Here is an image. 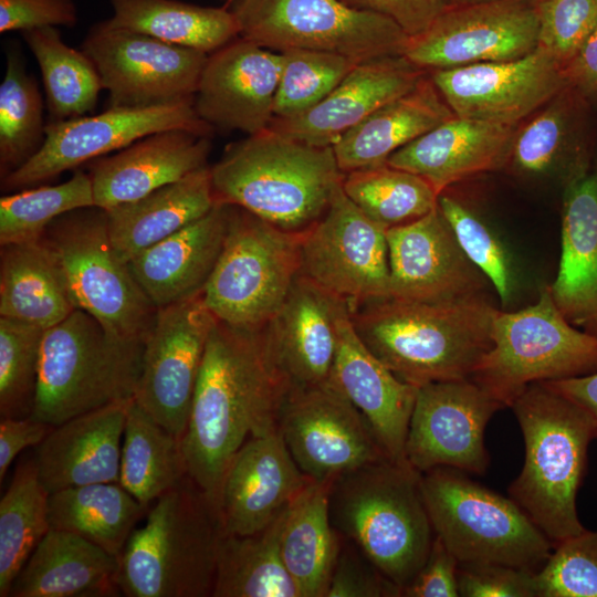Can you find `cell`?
Masks as SVG:
<instances>
[{
    "label": "cell",
    "instance_id": "1",
    "mask_svg": "<svg viewBox=\"0 0 597 597\" xmlns=\"http://www.w3.org/2000/svg\"><path fill=\"white\" fill-rule=\"evenodd\" d=\"M261 329L216 321L181 439L188 475L217 505L229 463L249 439L277 429L286 396L265 357Z\"/></svg>",
    "mask_w": 597,
    "mask_h": 597
},
{
    "label": "cell",
    "instance_id": "2",
    "mask_svg": "<svg viewBox=\"0 0 597 597\" xmlns=\"http://www.w3.org/2000/svg\"><path fill=\"white\" fill-rule=\"evenodd\" d=\"M499 310L491 295L447 303L385 296L349 306L365 346L399 379L418 388L470 378L492 348Z\"/></svg>",
    "mask_w": 597,
    "mask_h": 597
},
{
    "label": "cell",
    "instance_id": "3",
    "mask_svg": "<svg viewBox=\"0 0 597 597\" xmlns=\"http://www.w3.org/2000/svg\"><path fill=\"white\" fill-rule=\"evenodd\" d=\"M332 146H313L271 128L228 148L211 167L217 201L303 233L325 213L342 184Z\"/></svg>",
    "mask_w": 597,
    "mask_h": 597
},
{
    "label": "cell",
    "instance_id": "4",
    "mask_svg": "<svg viewBox=\"0 0 597 597\" xmlns=\"http://www.w3.org/2000/svg\"><path fill=\"white\" fill-rule=\"evenodd\" d=\"M511 408L522 430L525 460L509 496L555 546L586 530L576 499L596 437L595 421L543 383L531 384Z\"/></svg>",
    "mask_w": 597,
    "mask_h": 597
},
{
    "label": "cell",
    "instance_id": "5",
    "mask_svg": "<svg viewBox=\"0 0 597 597\" xmlns=\"http://www.w3.org/2000/svg\"><path fill=\"white\" fill-rule=\"evenodd\" d=\"M223 527L218 505L187 475L147 510L119 557L126 597L212 596Z\"/></svg>",
    "mask_w": 597,
    "mask_h": 597
},
{
    "label": "cell",
    "instance_id": "6",
    "mask_svg": "<svg viewBox=\"0 0 597 597\" xmlns=\"http://www.w3.org/2000/svg\"><path fill=\"white\" fill-rule=\"evenodd\" d=\"M329 516L343 538L402 589L425 564L434 532L420 488V472L390 459L333 481Z\"/></svg>",
    "mask_w": 597,
    "mask_h": 597
},
{
    "label": "cell",
    "instance_id": "7",
    "mask_svg": "<svg viewBox=\"0 0 597 597\" xmlns=\"http://www.w3.org/2000/svg\"><path fill=\"white\" fill-rule=\"evenodd\" d=\"M144 341L108 332L75 308L44 331L32 417L57 426L109 404L134 398Z\"/></svg>",
    "mask_w": 597,
    "mask_h": 597
},
{
    "label": "cell",
    "instance_id": "8",
    "mask_svg": "<svg viewBox=\"0 0 597 597\" xmlns=\"http://www.w3.org/2000/svg\"><path fill=\"white\" fill-rule=\"evenodd\" d=\"M464 473L449 467L420 473L436 536L459 563H499L540 570L553 552V543L513 499Z\"/></svg>",
    "mask_w": 597,
    "mask_h": 597
},
{
    "label": "cell",
    "instance_id": "9",
    "mask_svg": "<svg viewBox=\"0 0 597 597\" xmlns=\"http://www.w3.org/2000/svg\"><path fill=\"white\" fill-rule=\"evenodd\" d=\"M492 348L470 379L504 408L534 383L597 371V336L576 327L556 306L549 285L538 300L517 311L499 310Z\"/></svg>",
    "mask_w": 597,
    "mask_h": 597
},
{
    "label": "cell",
    "instance_id": "10",
    "mask_svg": "<svg viewBox=\"0 0 597 597\" xmlns=\"http://www.w3.org/2000/svg\"><path fill=\"white\" fill-rule=\"evenodd\" d=\"M301 241L302 233L229 205L222 250L202 293L208 310L233 327L261 329L301 274Z\"/></svg>",
    "mask_w": 597,
    "mask_h": 597
},
{
    "label": "cell",
    "instance_id": "11",
    "mask_svg": "<svg viewBox=\"0 0 597 597\" xmlns=\"http://www.w3.org/2000/svg\"><path fill=\"white\" fill-rule=\"evenodd\" d=\"M40 239L59 258L76 308L118 337L145 342L157 308L114 250L106 210L93 206L64 213Z\"/></svg>",
    "mask_w": 597,
    "mask_h": 597
},
{
    "label": "cell",
    "instance_id": "12",
    "mask_svg": "<svg viewBox=\"0 0 597 597\" xmlns=\"http://www.w3.org/2000/svg\"><path fill=\"white\" fill-rule=\"evenodd\" d=\"M239 36L282 52L324 51L358 63L404 55L409 36L390 19L342 0H238Z\"/></svg>",
    "mask_w": 597,
    "mask_h": 597
},
{
    "label": "cell",
    "instance_id": "13",
    "mask_svg": "<svg viewBox=\"0 0 597 597\" xmlns=\"http://www.w3.org/2000/svg\"><path fill=\"white\" fill-rule=\"evenodd\" d=\"M82 50L108 92L109 107H147L193 100L208 59L202 51L117 28L107 20L90 30Z\"/></svg>",
    "mask_w": 597,
    "mask_h": 597
},
{
    "label": "cell",
    "instance_id": "14",
    "mask_svg": "<svg viewBox=\"0 0 597 597\" xmlns=\"http://www.w3.org/2000/svg\"><path fill=\"white\" fill-rule=\"evenodd\" d=\"M277 429L298 469L315 482L390 459L366 417L331 379L287 394Z\"/></svg>",
    "mask_w": 597,
    "mask_h": 597
},
{
    "label": "cell",
    "instance_id": "15",
    "mask_svg": "<svg viewBox=\"0 0 597 597\" xmlns=\"http://www.w3.org/2000/svg\"><path fill=\"white\" fill-rule=\"evenodd\" d=\"M210 127L196 113L193 100L147 107H109L97 115L53 121L45 126L39 150L1 178L2 186L7 190L30 188L155 133L185 129L208 135Z\"/></svg>",
    "mask_w": 597,
    "mask_h": 597
},
{
    "label": "cell",
    "instance_id": "16",
    "mask_svg": "<svg viewBox=\"0 0 597 597\" xmlns=\"http://www.w3.org/2000/svg\"><path fill=\"white\" fill-rule=\"evenodd\" d=\"M202 293L157 308L144 342L134 394V400L180 441L187 429L207 342L217 321Z\"/></svg>",
    "mask_w": 597,
    "mask_h": 597
},
{
    "label": "cell",
    "instance_id": "17",
    "mask_svg": "<svg viewBox=\"0 0 597 597\" xmlns=\"http://www.w3.org/2000/svg\"><path fill=\"white\" fill-rule=\"evenodd\" d=\"M386 233L341 184L322 218L302 233L301 274L349 306L389 296Z\"/></svg>",
    "mask_w": 597,
    "mask_h": 597
},
{
    "label": "cell",
    "instance_id": "18",
    "mask_svg": "<svg viewBox=\"0 0 597 597\" xmlns=\"http://www.w3.org/2000/svg\"><path fill=\"white\" fill-rule=\"evenodd\" d=\"M538 20L530 0H491L444 8L404 56L430 72L509 61L537 49Z\"/></svg>",
    "mask_w": 597,
    "mask_h": 597
},
{
    "label": "cell",
    "instance_id": "19",
    "mask_svg": "<svg viewBox=\"0 0 597 597\" xmlns=\"http://www.w3.org/2000/svg\"><path fill=\"white\" fill-rule=\"evenodd\" d=\"M504 406L470 378L418 388L406 440V459L422 473L437 467L485 473L484 431Z\"/></svg>",
    "mask_w": 597,
    "mask_h": 597
},
{
    "label": "cell",
    "instance_id": "20",
    "mask_svg": "<svg viewBox=\"0 0 597 597\" xmlns=\"http://www.w3.org/2000/svg\"><path fill=\"white\" fill-rule=\"evenodd\" d=\"M458 117L519 126L567 84L563 69L544 51L515 60L430 71Z\"/></svg>",
    "mask_w": 597,
    "mask_h": 597
},
{
    "label": "cell",
    "instance_id": "21",
    "mask_svg": "<svg viewBox=\"0 0 597 597\" xmlns=\"http://www.w3.org/2000/svg\"><path fill=\"white\" fill-rule=\"evenodd\" d=\"M386 235L389 296L447 303L491 295L490 281L464 253L438 205Z\"/></svg>",
    "mask_w": 597,
    "mask_h": 597
},
{
    "label": "cell",
    "instance_id": "22",
    "mask_svg": "<svg viewBox=\"0 0 597 597\" xmlns=\"http://www.w3.org/2000/svg\"><path fill=\"white\" fill-rule=\"evenodd\" d=\"M343 300L300 274L262 327L265 357L286 395L331 379Z\"/></svg>",
    "mask_w": 597,
    "mask_h": 597
},
{
    "label": "cell",
    "instance_id": "23",
    "mask_svg": "<svg viewBox=\"0 0 597 597\" xmlns=\"http://www.w3.org/2000/svg\"><path fill=\"white\" fill-rule=\"evenodd\" d=\"M282 69L281 52L238 36L208 55L193 98L209 126L253 135L268 129Z\"/></svg>",
    "mask_w": 597,
    "mask_h": 597
},
{
    "label": "cell",
    "instance_id": "24",
    "mask_svg": "<svg viewBox=\"0 0 597 597\" xmlns=\"http://www.w3.org/2000/svg\"><path fill=\"white\" fill-rule=\"evenodd\" d=\"M593 105L566 85L515 129L505 170L562 191L593 169Z\"/></svg>",
    "mask_w": 597,
    "mask_h": 597
},
{
    "label": "cell",
    "instance_id": "25",
    "mask_svg": "<svg viewBox=\"0 0 597 597\" xmlns=\"http://www.w3.org/2000/svg\"><path fill=\"white\" fill-rule=\"evenodd\" d=\"M279 429L249 439L229 463L218 510L226 534L252 535L274 522L311 482Z\"/></svg>",
    "mask_w": 597,
    "mask_h": 597
},
{
    "label": "cell",
    "instance_id": "26",
    "mask_svg": "<svg viewBox=\"0 0 597 597\" xmlns=\"http://www.w3.org/2000/svg\"><path fill=\"white\" fill-rule=\"evenodd\" d=\"M331 380L366 417L388 457L401 464L418 387L399 379L362 342L343 300Z\"/></svg>",
    "mask_w": 597,
    "mask_h": 597
},
{
    "label": "cell",
    "instance_id": "27",
    "mask_svg": "<svg viewBox=\"0 0 597 597\" xmlns=\"http://www.w3.org/2000/svg\"><path fill=\"white\" fill-rule=\"evenodd\" d=\"M427 73L404 55L360 62L317 105L291 118L273 119L269 128L308 145L333 146L376 109L411 91Z\"/></svg>",
    "mask_w": 597,
    "mask_h": 597
},
{
    "label": "cell",
    "instance_id": "28",
    "mask_svg": "<svg viewBox=\"0 0 597 597\" xmlns=\"http://www.w3.org/2000/svg\"><path fill=\"white\" fill-rule=\"evenodd\" d=\"M132 399L71 418L53 427L35 447L39 478L49 494L93 483H119L123 436Z\"/></svg>",
    "mask_w": 597,
    "mask_h": 597
},
{
    "label": "cell",
    "instance_id": "29",
    "mask_svg": "<svg viewBox=\"0 0 597 597\" xmlns=\"http://www.w3.org/2000/svg\"><path fill=\"white\" fill-rule=\"evenodd\" d=\"M207 135L185 129L151 134L90 167L95 206L109 210L138 200L205 167Z\"/></svg>",
    "mask_w": 597,
    "mask_h": 597
},
{
    "label": "cell",
    "instance_id": "30",
    "mask_svg": "<svg viewBox=\"0 0 597 597\" xmlns=\"http://www.w3.org/2000/svg\"><path fill=\"white\" fill-rule=\"evenodd\" d=\"M516 127L453 116L386 164L422 177L439 195L476 175L505 169Z\"/></svg>",
    "mask_w": 597,
    "mask_h": 597
},
{
    "label": "cell",
    "instance_id": "31",
    "mask_svg": "<svg viewBox=\"0 0 597 597\" xmlns=\"http://www.w3.org/2000/svg\"><path fill=\"white\" fill-rule=\"evenodd\" d=\"M229 205L217 202L198 220L139 252L129 269L156 308L203 292L227 233Z\"/></svg>",
    "mask_w": 597,
    "mask_h": 597
},
{
    "label": "cell",
    "instance_id": "32",
    "mask_svg": "<svg viewBox=\"0 0 597 597\" xmlns=\"http://www.w3.org/2000/svg\"><path fill=\"white\" fill-rule=\"evenodd\" d=\"M562 192L561 260L549 289L566 320L597 336V168Z\"/></svg>",
    "mask_w": 597,
    "mask_h": 597
},
{
    "label": "cell",
    "instance_id": "33",
    "mask_svg": "<svg viewBox=\"0 0 597 597\" xmlns=\"http://www.w3.org/2000/svg\"><path fill=\"white\" fill-rule=\"evenodd\" d=\"M119 561L71 532L44 535L13 580L9 597H114Z\"/></svg>",
    "mask_w": 597,
    "mask_h": 597
},
{
    "label": "cell",
    "instance_id": "34",
    "mask_svg": "<svg viewBox=\"0 0 597 597\" xmlns=\"http://www.w3.org/2000/svg\"><path fill=\"white\" fill-rule=\"evenodd\" d=\"M455 116L429 72L406 94L383 105L332 147L339 169L379 166L398 149Z\"/></svg>",
    "mask_w": 597,
    "mask_h": 597
},
{
    "label": "cell",
    "instance_id": "35",
    "mask_svg": "<svg viewBox=\"0 0 597 597\" xmlns=\"http://www.w3.org/2000/svg\"><path fill=\"white\" fill-rule=\"evenodd\" d=\"M205 166L147 196L107 211L114 250L125 262L208 213L217 203Z\"/></svg>",
    "mask_w": 597,
    "mask_h": 597
},
{
    "label": "cell",
    "instance_id": "36",
    "mask_svg": "<svg viewBox=\"0 0 597 597\" xmlns=\"http://www.w3.org/2000/svg\"><path fill=\"white\" fill-rule=\"evenodd\" d=\"M75 308L62 264L42 239L1 245L0 317L48 329Z\"/></svg>",
    "mask_w": 597,
    "mask_h": 597
},
{
    "label": "cell",
    "instance_id": "37",
    "mask_svg": "<svg viewBox=\"0 0 597 597\" xmlns=\"http://www.w3.org/2000/svg\"><path fill=\"white\" fill-rule=\"evenodd\" d=\"M332 483L311 481L281 514L280 553L301 597H325L342 546L329 516Z\"/></svg>",
    "mask_w": 597,
    "mask_h": 597
},
{
    "label": "cell",
    "instance_id": "38",
    "mask_svg": "<svg viewBox=\"0 0 597 597\" xmlns=\"http://www.w3.org/2000/svg\"><path fill=\"white\" fill-rule=\"evenodd\" d=\"M147 510L115 482L73 486L49 494L50 528L76 534L118 561Z\"/></svg>",
    "mask_w": 597,
    "mask_h": 597
},
{
    "label": "cell",
    "instance_id": "39",
    "mask_svg": "<svg viewBox=\"0 0 597 597\" xmlns=\"http://www.w3.org/2000/svg\"><path fill=\"white\" fill-rule=\"evenodd\" d=\"M117 28L205 53L214 52L239 36L232 11L178 0H109Z\"/></svg>",
    "mask_w": 597,
    "mask_h": 597
},
{
    "label": "cell",
    "instance_id": "40",
    "mask_svg": "<svg viewBox=\"0 0 597 597\" xmlns=\"http://www.w3.org/2000/svg\"><path fill=\"white\" fill-rule=\"evenodd\" d=\"M187 475L181 441L133 398L123 436L119 484L148 509Z\"/></svg>",
    "mask_w": 597,
    "mask_h": 597
},
{
    "label": "cell",
    "instance_id": "41",
    "mask_svg": "<svg viewBox=\"0 0 597 597\" xmlns=\"http://www.w3.org/2000/svg\"><path fill=\"white\" fill-rule=\"evenodd\" d=\"M281 515L245 536H221L213 597H301L280 553Z\"/></svg>",
    "mask_w": 597,
    "mask_h": 597
},
{
    "label": "cell",
    "instance_id": "42",
    "mask_svg": "<svg viewBox=\"0 0 597 597\" xmlns=\"http://www.w3.org/2000/svg\"><path fill=\"white\" fill-rule=\"evenodd\" d=\"M50 531L49 492L40 481L34 455L20 461L0 500V596Z\"/></svg>",
    "mask_w": 597,
    "mask_h": 597
},
{
    "label": "cell",
    "instance_id": "43",
    "mask_svg": "<svg viewBox=\"0 0 597 597\" xmlns=\"http://www.w3.org/2000/svg\"><path fill=\"white\" fill-rule=\"evenodd\" d=\"M22 35L39 64L54 121L84 116L94 109L103 87L87 54L65 44L54 27L28 30Z\"/></svg>",
    "mask_w": 597,
    "mask_h": 597
},
{
    "label": "cell",
    "instance_id": "44",
    "mask_svg": "<svg viewBox=\"0 0 597 597\" xmlns=\"http://www.w3.org/2000/svg\"><path fill=\"white\" fill-rule=\"evenodd\" d=\"M346 196L386 230L412 222L438 205V192L422 177L387 164L344 174Z\"/></svg>",
    "mask_w": 597,
    "mask_h": 597
},
{
    "label": "cell",
    "instance_id": "45",
    "mask_svg": "<svg viewBox=\"0 0 597 597\" xmlns=\"http://www.w3.org/2000/svg\"><path fill=\"white\" fill-rule=\"evenodd\" d=\"M42 98L20 56L10 52L0 84L1 178L30 159L44 140Z\"/></svg>",
    "mask_w": 597,
    "mask_h": 597
},
{
    "label": "cell",
    "instance_id": "46",
    "mask_svg": "<svg viewBox=\"0 0 597 597\" xmlns=\"http://www.w3.org/2000/svg\"><path fill=\"white\" fill-rule=\"evenodd\" d=\"M93 206L91 177L80 170L59 185L6 195L0 198V244L40 240L46 227L60 216Z\"/></svg>",
    "mask_w": 597,
    "mask_h": 597
},
{
    "label": "cell",
    "instance_id": "47",
    "mask_svg": "<svg viewBox=\"0 0 597 597\" xmlns=\"http://www.w3.org/2000/svg\"><path fill=\"white\" fill-rule=\"evenodd\" d=\"M438 207L468 258L490 281L502 308L512 303L516 274L511 255L486 219L450 188L438 196Z\"/></svg>",
    "mask_w": 597,
    "mask_h": 597
},
{
    "label": "cell",
    "instance_id": "48",
    "mask_svg": "<svg viewBox=\"0 0 597 597\" xmlns=\"http://www.w3.org/2000/svg\"><path fill=\"white\" fill-rule=\"evenodd\" d=\"M281 54L273 119L291 118L314 107L358 64L347 56L324 51L291 49Z\"/></svg>",
    "mask_w": 597,
    "mask_h": 597
},
{
    "label": "cell",
    "instance_id": "49",
    "mask_svg": "<svg viewBox=\"0 0 597 597\" xmlns=\"http://www.w3.org/2000/svg\"><path fill=\"white\" fill-rule=\"evenodd\" d=\"M43 328L0 317V416L27 418L36 395Z\"/></svg>",
    "mask_w": 597,
    "mask_h": 597
},
{
    "label": "cell",
    "instance_id": "50",
    "mask_svg": "<svg viewBox=\"0 0 597 597\" xmlns=\"http://www.w3.org/2000/svg\"><path fill=\"white\" fill-rule=\"evenodd\" d=\"M535 585L536 597H597V531L556 544Z\"/></svg>",
    "mask_w": 597,
    "mask_h": 597
},
{
    "label": "cell",
    "instance_id": "51",
    "mask_svg": "<svg viewBox=\"0 0 597 597\" xmlns=\"http://www.w3.org/2000/svg\"><path fill=\"white\" fill-rule=\"evenodd\" d=\"M537 48L562 69L597 28V0H538Z\"/></svg>",
    "mask_w": 597,
    "mask_h": 597
},
{
    "label": "cell",
    "instance_id": "52",
    "mask_svg": "<svg viewBox=\"0 0 597 597\" xmlns=\"http://www.w3.org/2000/svg\"><path fill=\"white\" fill-rule=\"evenodd\" d=\"M401 589L343 538L325 597H400Z\"/></svg>",
    "mask_w": 597,
    "mask_h": 597
},
{
    "label": "cell",
    "instance_id": "53",
    "mask_svg": "<svg viewBox=\"0 0 597 597\" xmlns=\"http://www.w3.org/2000/svg\"><path fill=\"white\" fill-rule=\"evenodd\" d=\"M536 572L499 563H459L463 597H536Z\"/></svg>",
    "mask_w": 597,
    "mask_h": 597
},
{
    "label": "cell",
    "instance_id": "54",
    "mask_svg": "<svg viewBox=\"0 0 597 597\" xmlns=\"http://www.w3.org/2000/svg\"><path fill=\"white\" fill-rule=\"evenodd\" d=\"M77 22L72 0H0V32L66 25Z\"/></svg>",
    "mask_w": 597,
    "mask_h": 597
},
{
    "label": "cell",
    "instance_id": "55",
    "mask_svg": "<svg viewBox=\"0 0 597 597\" xmlns=\"http://www.w3.org/2000/svg\"><path fill=\"white\" fill-rule=\"evenodd\" d=\"M458 567L455 556L442 541L434 536L429 555L411 579L402 589L405 597H458Z\"/></svg>",
    "mask_w": 597,
    "mask_h": 597
},
{
    "label": "cell",
    "instance_id": "56",
    "mask_svg": "<svg viewBox=\"0 0 597 597\" xmlns=\"http://www.w3.org/2000/svg\"><path fill=\"white\" fill-rule=\"evenodd\" d=\"M394 21L409 38L425 32L444 9L442 0H342Z\"/></svg>",
    "mask_w": 597,
    "mask_h": 597
},
{
    "label": "cell",
    "instance_id": "57",
    "mask_svg": "<svg viewBox=\"0 0 597 597\" xmlns=\"http://www.w3.org/2000/svg\"><path fill=\"white\" fill-rule=\"evenodd\" d=\"M54 426L32 417L1 418L0 420V481L17 455L28 447H36Z\"/></svg>",
    "mask_w": 597,
    "mask_h": 597
},
{
    "label": "cell",
    "instance_id": "58",
    "mask_svg": "<svg viewBox=\"0 0 597 597\" xmlns=\"http://www.w3.org/2000/svg\"><path fill=\"white\" fill-rule=\"evenodd\" d=\"M566 84L597 105V28L563 69Z\"/></svg>",
    "mask_w": 597,
    "mask_h": 597
},
{
    "label": "cell",
    "instance_id": "59",
    "mask_svg": "<svg viewBox=\"0 0 597 597\" xmlns=\"http://www.w3.org/2000/svg\"><path fill=\"white\" fill-rule=\"evenodd\" d=\"M541 383L569 398L591 416L597 440V371L582 377Z\"/></svg>",
    "mask_w": 597,
    "mask_h": 597
},
{
    "label": "cell",
    "instance_id": "60",
    "mask_svg": "<svg viewBox=\"0 0 597 597\" xmlns=\"http://www.w3.org/2000/svg\"><path fill=\"white\" fill-rule=\"evenodd\" d=\"M485 1H491V0H442L444 8L468 6V4H474V3L485 2Z\"/></svg>",
    "mask_w": 597,
    "mask_h": 597
},
{
    "label": "cell",
    "instance_id": "61",
    "mask_svg": "<svg viewBox=\"0 0 597 597\" xmlns=\"http://www.w3.org/2000/svg\"><path fill=\"white\" fill-rule=\"evenodd\" d=\"M530 1H532V2H536V1H538V0H530Z\"/></svg>",
    "mask_w": 597,
    "mask_h": 597
}]
</instances>
